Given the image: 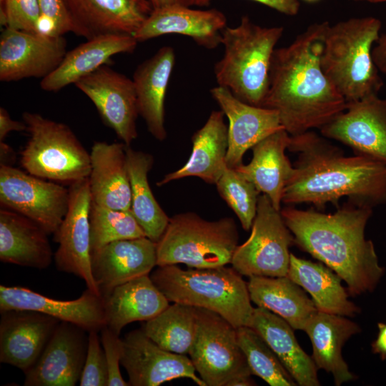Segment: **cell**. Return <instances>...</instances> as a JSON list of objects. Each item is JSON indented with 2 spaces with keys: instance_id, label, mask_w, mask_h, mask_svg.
Instances as JSON below:
<instances>
[{
  "instance_id": "obj_1",
  "label": "cell",
  "mask_w": 386,
  "mask_h": 386,
  "mask_svg": "<svg viewBox=\"0 0 386 386\" xmlns=\"http://www.w3.org/2000/svg\"><path fill=\"white\" fill-rule=\"evenodd\" d=\"M329 24L328 21L311 24L290 44L274 51L262 107L277 112L290 136L320 129L346 108V100L320 65Z\"/></svg>"
},
{
  "instance_id": "obj_2",
  "label": "cell",
  "mask_w": 386,
  "mask_h": 386,
  "mask_svg": "<svg viewBox=\"0 0 386 386\" xmlns=\"http://www.w3.org/2000/svg\"><path fill=\"white\" fill-rule=\"evenodd\" d=\"M287 149L297 154V159L283 203H307L318 209L328 203L339 207L342 197L372 209L386 203L385 163L360 154L347 157L311 130L291 136Z\"/></svg>"
},
{
  "instance_id": "obj_3",
  "label": "cell",
  "mask_w": 386,
  "mask_h": 386,
  "mask_svg": "<svg viewBox=\"0 0 386 386\" xmlns=\"http://www.w3.org/2000/svg\"><path fill=\"white\" fill-rule=\"evenodd\" d=\"M280 212L294 244L334 270L347 284L348 293L375 290L385 269L373 242L365 238L372 208L352 204L325 214L287 206Z\"/></svg>"
},
{
  "instance_id": "obj_4",
  "label": "cell",
  "mask_w": 386,
  "mask_h": 386,
  "mask_svg": "<svg viewBox=\"0 0 386 386\" xmlns=\"http://www.w3.org/2000/svg\"><path fill=\"white\" fill-rule=\"evenodd\" d=\"M381 26L379 19L366 16L329 24L326 29L321 68L347 102L378 94L384 84L372 56Z\"/></svg>"
},
{
  "instance_id": "obj_5",
  "label": "cell",
  "mask_w": 386,
  "mask_h": 386,
  "mask_svg": "<svg viewBox=\"0 0 386 386\" xmlns=\"http://www.w3.org/2000/svg\"><path fill=\"white\" fill-rule=\"evenodd\" d=\"M233 267L183 269L158 266L150 277L169 302L213 311L234 327L247 326L254 307L247 282Z\"/></svg>"
},
{
  "instance_id": "obj_6",
  "label": "cell",
  "mask_w": 386,
  "mask_h": 386,
  "mask_svg": "<svg viewBox=\"0 0 386 386\" xmlns=\"http://www.w3.org/2000/svg\"><path fill=\"white\" fill-rule=\"evenodd\" d=\"M282 26L264 27L243 16L236 27L222 32L224 54L214 67L218 86L247 104L262 107L269 86V70Z\"/></svg>"
},
{
  "instance_id": "obj_7",
  "label": "cell",
  "mask_w": 386,
  "mask_h": 386,
  "mask_svg": "<svg viewBox=\"0 0 386 386\" xmlns=\"http://www.w3.org/2000/svg\"><path fill=\"white\" fill-rule=\"evenodd\" d=\"M238 241L237 225L231 217L208 221L194 212L178 214L169 218L157 242V266H225L231 263Z\"/></svg>"
},
{
  "instance_id": "obj_8",
  "label": "cell",
  "mask_w": 386,
  "mask_h": 386,
  "mask_svg": "<svg viewBox=\"0 0 386 386\" xmlns=\"http://www.w3.org/2000/svg\"><path fill=\"white\" fill-rule=\"evenodd\" d=\"M29 139L20 152L21 167L35 177L71 184L88 178L91 158L66 124L24 112Z\"/></svg>"
},
{
  "instance_id": "obj_9",
  "label": "cell",
  "mask_w": 386,
  "mask_h": 386,
  "mask_svg": "<svg viewBox=\"0 0 386 386\" xmlns=\"http://www.w3.org/2000/svg\"><path fill=\"white\" fill-rule=\"evenodd\" d=\"M189 355L207 386L255 385L237 328L213 311L197 307L196 335Z\"/></svg>"
},
{
  "instance_id": "obj_10",
  "label": "cell",
  "mask_w": 386,
  "mask_h": 386,
  "mask_svg": "<svg viewBox=\"0 0 386 386\" xmlns=\"http://www.w3.org/2000/svg\"><path fill=\"white\" fill-rule=\"evenodd\" d=\"M293 244V234L280 211L262 194L259 197L251 234L243 244L237 247L231 264L240 274L247 277L287 276L290 247Z\"/></svg>"
},
{
  "instance_id": "obj_11",
  "label": "cell",
  "mask_w": 386,
  "mask_h": 386,
  "mask_svg": "<svg viewBox=\"0 0 386 386\" xmlns=\"http://www.w3.org/2000/svg\"><path fill=\"white\" fill-rule=\"evenodd\" d=\"M69 189L13 166L0 167V202L54 234L67 213Z\"/></svg>"
},
{
  "instance_id": "obj_12",
  "label": "cell",
  "mask_w": 386,
  "mask_h": 386,
  "mask_svg": "<svg viewBox=\"0 0 386 386\" xmlns=\"http://www.w3.org/2000/svg\"><path fill=\"white\" fill-rule=\"evenodd\" d=\"M66 47L64 36L4 28L0 35V80L42 79L58 67Z\"/></svg>"
},
{
  "instance_id": "obj_13",
  "label": "cell",
  "mask_w": 386,
  "mask_h": 386,
  "mask_svg": "<svg viewBox=\"0 0 386 386\" xmlns=\"http://www.w3.org/2000/svg\"><path fill=\"white\" fill-rule=\"evenodd\" d=\"M66 214L54 234L59 244L54 259L58 270L73 274L87 289L101 295L91 271L89 210L91 203L89 179L71 184Z\"/></svg>"
},
{
  "instance_id": "obj_14",
  "label": "cell",
  "mask_w": 386,
  "mask_h": 386,
  "mask_svg": "<svg viewBox=\"0 0 386 386\" xmlns=\"http://www.w3.org/2000/svg\"><path fill=\"white\" fill-rule=\"evenodd\" d=\"M74 85L94 104L104 122L126 145L137 137V99L132 79L104 64Z\"/></svg>"
},
{
  "instance_id": "obj_15",
  "label": "cell",
  "mask_w": 386,
  "mask_h": 386,
  "mask_svg": "<svg viewBox=\"0 0 386 386\" xmlns=\"http://www.w3.org/2000/svg\"><path fill=\"white\" fill-rule=\"evenodd\" d=\"M360 154L386 164V99L378 94L347 102L345 109L320 129Z\"/></svg>"
},
{
  "instance_id": "obj_16",
  "label": "cell",
  "mask_w": 386,
  "mask_h": 386,
  "mask_svg": "<svg viewBox=\"0 0 386 386\" xmlns=\"http://www.w3.org/2000/svg\"><path fill=\"white\" fill-rule=\"evenodd\" d=\"M122 340L120 362L130 386H159L177 378H189L199 386H207L196 375L189 357L162 348L142 329L127 333Z\"/></svg>"
},
{
  "instance_id": "obj_17",
  "label": "cell",
  "mask_w": 386,
  "mask_h": 386,
  "mask_svg": "<svg viewBox=\"0 0 386 386\" xmlns=\"http://www.w3.org/2000/svg\"><path fill=\"white\" fill-rule=\"evenodd\" d=\"M86 330L61 321L36 362L25 372V386H74L86 357Z\"/></svg>"
},
{
  "instance_id": "obj_18",
  "label": "cell",
  "mask_w": 386,
  "mask_h": 386,
  "mask_svg": "<svg viewBox=\"0 0 386 386\" xmlns=\"http://www.w3.org/2000/svg\"><path fill=\"white\" fill-rule=\"evenodd\" d=\"M29 310L76 325L86 332L107 326L104 298L86 289L77 299H53L23 287L0 285V311Z\"/></svg>"
},
{
  "instance_id": "obj_19",
  "label": "cell",
  "mask_w": 386,
  "mask_h": 386,
  "mask_svg": "<svg viewBox=\"0 0 386 386\" xmlns=\"http://www.w3.org/2000/svg\"><path fill=\"white\" fill-rule=\"evenodd\" d=\"M73 33L89 39L107 34L134 36L153 8L149 0H64Z\"/></svg>"
},
{
  "instance_id": "obj_20",
  "label": "cell",
  "mask_w": 386,
  "mask_h": 386,
  "mask_svg": "<svg viewBox=\"0 0 386 386\" xmlns=\"http://www.w3.org/2000/svg\"><path fill=\"white\" fill-rule=\"evenodd\" d=\"M210 94L229 120L226 164L229 168L242 164L249 149L283 127L276 111L244 102L225 87L217 85Z\"/></svg>"
},
{
  "instance_id": "obj_21",
  "label": "cell",
  "mask_w": 386,
  "mask_h": 386,
  "mask_svg": "<svg viewBox=\"0 0 386 386\" xmlns=\"http://www.w3.org/2000/svg\"><path fill=\"white\" fill-rule=\"evenodd\" d=\"M91 271L102 297L116 287L149 275L157 266V243L147 237L112 242L91 252Z\"/></svg>"
},
{
  "instance_id": "obj_22",
  "label": "cell",
  "mask_w": 386,
  "mask_h": 386,
  "mask_svg": "<svg viewBox=\"0 0 386 386\" xmlns=\"http://www.w3.org/2000/svg\"><path fill=\"white\" fill-rule=\"evenodd\" d=\"M0 362L24 373L36 362L60 320L41 312H1Z\"/></svg>"
},
{
  "instance_id": "obj_23",
  "label": "cell",
  "mask_w": 386,
  "mask_h": 386,
  "mask_svg": "<svg viewBox=\"0 0 386 386\" xmlns=\"http://www.w3.org/2000/svg\"><path fill=\"white\" fill-rule=\"evenodd\" d=\"M226 26L227 18L218 9L171 5L153 9L133 36L142 42L177 34L190 37L203 48L214 49L221 44L222 32Z\"/></svg>"
},
{
  "instance_id": "obj_24",
  "label": "cell",
  "mask_w": 386,
  "mask_h": 386,
  "mask_svg": "<svg viewBox=\"0 0 386 386\" xmlns=\"http://www.w3.org/2000/svg\"><path fill=\"white\" fill-rule=\"evenodd\" d=\"M126 147L123 142L93 144L88 177L92 202L113 209H130L132 193Z\"/></svg>"
},
{
  "instance_id": "obj_25",
  "label": "cell",
  "mask_w": 386,
  "mask_h": 386,
  "mask_svg": "<svg viewBox=\"0 0 386 386\" xmlns=\"http://www.w3.org/2000/svg\"><path fill=\"white\" fill-rule=\"evenodd\" d=\"M175 61L174 49L162 46L139 64L132 76L139 114L149 133L159 141L167 137L164 102Z\"/></svg>"
},
{
  "instance_id": "obj_26",
  "label": "cell",
  "mask_w": 386,
  "mask_h": 386,
  "mask_svg": "<svg viewBox=\"0 0 386 386\" xmlns=\"http://www.w3.org/2000/svg\"><path fill=\"white\" fill-rule=\"evenodd\" d=\"M291 136L282 127L257 143L247 164L234 168L251 182L259 192L267 195L273 207L280 211L284 188L294 172L285 154Z\"/></svg>"
},
{
  "instance_id": "obj_27",
  "label": "cell",
  "mask_w": 386,
  "mask_h": 386,
  "mask_svg": "<svg viewBox=\"0 0 386 386\" xmlns=\"http://www.w3.org/2000/svg\"><path fill=\"white\" fill-rule=\"evenodd\" d=\"M138 41L132 35L96 36L66 52L58 67L41 80V89L56 92L107 64L119 54L132 53Z\"/></svg>"
},
{
  "instance_id": "obj_28",
  "label": "cell",
  "mask_w": 386,
  "mask_h": 386,
  "mask_svg": "<svg viewBox=\"0 0 386 386\" xmlns=\"http://www.w3.org/2000/svg\"><path fill=\"white\" fill-rule=\"evenodd\" d=\"M224 116L222 110L211 112L204 126L192 137V151L188 161L180 169L166 174L157 186L188 177L217 183L227 167L228 127Z\"/></svg>"
},
{
  "instance_id": "obj_29",
  "label": "cell",
  "mask_w": 386,
  "mask_h": 386,
  "mask_svg": "<svg viewBox=\"0 0 386 386\" xmlns=\"http://www.w3.org/2000/svg\"><path fill=\"white\" fill-rule=\"evenodd\" d=\"M360 330L357 324L345 316L319 310L303 329L311 340L316 367L331 373L337 386L355 378L342 357V350L346 341Z\"/></svg>"
},
{
  "instance_id": "obj_30",
  "label": "cell",
  "mask_w": 386,
  "mask_h": 386,
  "mask_svg": "<svg viewBox=\"0 0 386 386\" xmlns=\"http://www.w3.org/2000/svg\"><path fill=\"white\" fill-rule=\"evenodd\" d=\"M49 234L36 223L14 211L0 210V260L43 269L51 263L54 254Z\"/></svg>"
},
{
  "instance_id": "obj_31",
  "label": "cell",
  "mask_w": 386,
  "mask_h": 386,
  "mask_svg": "<svg viewBox=\"0 0 386 386\" xmlns=\"http://www.w3.org/2000/svg\"><path fill=\"white\" fill-rule=\"evenodd\" d=\"M247 326L266 342L297 385H320L317 367L312 358L300 346L294 329L287 321L267 309L257 307L254 308Z\"/></svg>"
},
{
  "instance_id": "obj_32",
  "label": "cell",
  "mask_w": 386,
  "mask_h": 386,
  "mask_svg": "<svg viewBox=\"0 0 386 386\" xmlns=\"http://www.w3.org/2000/svg\"><path fill=\"white\" fill-rule=\"evenodd\" d=\"M103 298L107 326L117 335L131 322L155 317L170 302L149 275L117 286Z\"/></svg>"
},
{
  "instance_id": "obj_33",
  "label": "cell",
  "mask_w": 386,
  "mask_h": 386,
  "mask_svg": "<svg viewBox=\"0 0 386 386\" xmlns=\"http://www.w3.org/2000/svg\"><path fill=\"white\" fill-rule=\"evenodd\" d=\"M247 287L253 303L281 317L294 330H303L318 311L305 290L287 276H251Z\"/></svg>"
},
{
  "instance_id": "obj_34",
  "label": "cell",
  "mask_w": 386,
  "mask_h": 386,
  "mask_svg": "<svg viewBox=\"0 0 386 386\" xmlns=\"http://www.w3.org/2000/svg\"><path fill=\"white\" fill-rule=\"evenodd\" d=\"M287 276L310 295L319 311L345 317L360 312V308L349 300L342 278L323 263L301 259L291 253Z\"/></svg>"
},
{
  "instance_id": "obj_35",
  "label": "cell",
  "mask_w": 386,
  "mask_h": 386,
  "mask_svg": "<svg viewBox=\"0 0 386 386\" xmlns=\"http://www.w3.org/2000/svg\"><path fill=\"white\" fill-rule=\"evenodd\" d=\"M131 185V211L146 237L157 242L164 232L169 217L156 200L148 181L154 159L152 155L126 147Z\"/></svg>"
},
{
  "instance_id": "obj_36",
  "label": "cell",
  "mask_w": 386,
  "mask_h": 386,
  "mask_svg": "<svg viewBox=\"0 0 386 386\" xmlns=\"http://www.w3.org/2000/svg\"><path fill=\"white\" fill-rule=\"evenodd\" d=\"M197 328V307L174 302L155 317L146 321L144 333L162 348L189 354Z\"/></svg>"
},
{
  "instance_id": "obj_37",
  "label": "cell",
  "mask_w": 386,
  "mask_h": 386,
  "mask_svg": "<svg viewBox=\"0 0 386 386\" xmlns=\"http://www.w3.org/2000/svg\"><path fill=\"white\" fill-rule=\"evenodd\" d=\"M238 343L252 375L271 386L297 384L262 337L248 326L237 328Z\"/></svg>"
},
{
  "instance_id": "obj_38",
  "label": "cell",
  "mask_w": 386,
  "mask_h": 386,
  "mask_svg": "<svg viewBox=\"0 0 386 386\" xmlns=\"http://www.w3.org/2000/svg\"><path fill=\"white\" fill-rule=\"evenodd\" d=\"M89 222L91 252L114 241L146 237L131 209H113L91 202Z\"/></svg>"
},
{
  "instance_id": "obj_39",
  "label": "cell",
  "mask_w": 386,
  "mask_h": 386,
  "mask_svg": "<svg viewBox=\"0 0 386 386\" xmlns=\"http://www.w3.org/2000/svg\"><path fill=\"white\" fill-rule=\"evenodd\" d=\"M215 184L219 195L239 218L242 228L249 230L257 213L260 192L234 168L228 167Z\"/></svg>"
},
{
  "instance_id": "obj_40",
  "label": "cell",
  "mask_w": 386,
  "mask_h": 386,
  "mask_svg": "<svg viewBox=\"0 0 386 386\" xmlns=\"http://www.w3.org/2000/svg\"><path fill=\"white\" fill-rule=\"evenodd\" d=\"M38 0H0V23L4 28L40 31Z\"/></svg>"
},
{
  "instance_id": "obj_41",
  "label": "cell",
  "mask_w": 386,
  "mask_h": 386,
  "mask_svg": "<svg viewBox=\"0 0 386 386\" xmlns=\"http://www.w3.org/2000/svg\"><path fill=\"white\" fill-rule=\"evenodd\" d=\"M84 366L79 380L81 386H108L109 373L98 332H89Z\"/></svg>"
},
{
  "instance_id": "obj_42",
  "label": "cell",
  "mask_w": 386,
  "mask_h": 386,
  "mask_svg": "<svg viewBox=\"0 0 386 386\" xmlns=\"http://www.w3.org/2000/svg\"><path fill=\"white\" fill-rule=\"evenodd\" d=\"M41 12L39 30L55 36L73 31V26L64 0H38Z\"/></svg>"
},
{
  "instance_id": "obj_43",
  "label": "cell",
  "mask_w": 386,
  "mask_h": 386,
  "mask_svg": "<svg viewBox=\"0 0 386 386\" xmlns=\"http://www.w3.org/2000/svg\"><path fill=\"white\" fill-rule=\"evenodd\" d=\"M101 342L107 360L109 380L108 386H130L121 374L119 365L122 352V340L107 326L101 330Z\"/></svg>"
},
{
  "instance_id": "obj_44",
  "label": "cell",
  "mask_w": 386,
  "mask_h": 386,
  "mask_svg": "<svg viewBox=\"0 0 386 386\" xmlns=\"http://www.w3.org/2000/svg\"><path fill=\"white\" fill-rule=\"evenodd\" d=\"M26 130L24 122L14 120L4 107L0 108V142L4 141L11 132H23Z\"/></svg>"
},
{
  "instance_id": "obj_45",
  "label": "cell",
  "mask_w": 386,
  "mask_h": 386,
  "mask_svg": "<svg viewBox=\"0 0 386 386\" xmlns=\"http://www.w3.org/2000/svg\"><path fill=\"white\" fill-rule=\"evenodd\" d=\"M267 6L277 11L288 15L295 16L300 10L299 0H252Z\"/></svg>"
},
{
  "instance_id": "obj_46",
  "label": "cell",
  "mask_w": 386,
  "mask_h": 386,
  "mask_svg": "<svg viewBox=\"0 0 386 386\" xmlns=\"http://www.w3.org/2000/svg\"><path fill=\"white\" fill-rule=\"evenodd\" d=\"M372 56L378 71L386 76V32L380 34L372 48Z\"/></svg>"
},
{
  "instance_id": "obj_47",
  "label": "cell",
  "mask_w": 386,
  "mask_h": 386,
  "mask_svg": "<svg viewBox=\"0 0 386 386\" xmlns=\"http://www.w3.org/2000/svg\"><path fill=\"white\" fill-rule=\"evenodd\" d=\"M153 9H157L171 5L184 6H207L211 0H149Z\"/></svg>"
},
{
  "instance_id": "obj_48",
  "label": "cell",
  "mask_w": 386,
  "mask_h": 386,
  "mask_svg": "<svg viewBox=\"0 0 386 386\" xmlns=\"http://www.w3.org/2000/svg\"><path fill=\"white\" fill-rule=\"evenodd\" d=\"M372 349L382 360L386 359V324L378 323V334L372 344Z\"/></svg>"
},
{
  "instance_id": "obj_49",
  "label": "cell",
  "mask_w": 386,
  "mask_h": 386,
  "mask_svg": "<svg viewBox=\"0 0 386 386\" xmlns=\"http://www.w3.org/2000/svg\"><path fill=\"white\" fill-rule=\"evenodd\" d=\"M0 161L1 165L12 166L15 161V152L14 149L4 141L0 142Z\"/></svg>"
},
{
  "instance_id": "obj_50",
  "label": "cell",
  "mask_w": 386,
  "mask_h": 386,
  "mask_svg": "<svg viewBox=\"0 0 386 386\" xmlns=\"http://www.w3.org/2000/svg\"><path fill=\"white\" fill-rule=\"evenodd\" d=\"M353 1H365L370 3H381L386 2V0H353Z\"/></svg>"
},
{
  "instance_id": "obj_51",
  "label": "cell",
  "mask_w": 386,
  "mask_h": 386,
  "mask_svg": "<svg viewBox=\"0 0 386 386\" xmlns=\"http://www.w3.org/2000/svg\"><path fill=\"white\" fill-rule=\"evenodd\" d=\"M307 1H309V2H314V1H318V0H305Z\"/></svg>"
}]
</instances>
